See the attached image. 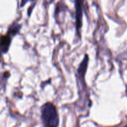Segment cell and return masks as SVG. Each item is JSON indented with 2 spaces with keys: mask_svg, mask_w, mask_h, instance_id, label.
<instances>
[{
  "mask_svg": "<svg viewBox=\"0 0 127 127\" xmlns=\"http://www.w3.org/2000/svg\"><path fill=\"white\" fill-rule=\"evenodd\" d=\"M41 117L44 127H58L59 116L56 107L51 102H47L41 107Z\"/></svg>",
  "mask_w": 127,
  "mask_h": 127,
  "instance_id": "1",
  "label": "cell"
},
{
  "mask_svg": "<svg viewBox=\"0 0 127 127\" xmlns=\"http://www.w3.org/2000/svg\"><path fill=\"white\" fill-rule=\"evenodd\" d=\"M75 4V19L76 27L78 35H81V29L82 27V19H83V9L84 0H74Z\"/></svg>",
  "mask_w": 127,
  "mask_h": 127,
  "instance_id": "2",
  "label": "cell"
},
{
  "mask_svg": "<svg viewBox=\"0 0 127 127\" xmlns=\"http://www.w3.org/2000/svg\"><path fill=\"white\" fill-rule=\"evenodd\" d=\"M12 37V35L7 33V35L2 36L0 38V49L2 53H6L8 51L11 45Z\"/></svg>",
  "mask_w": 127,
  "mask_h": 127,
  "instance_id": "3",
  "label": "cell"
},
{
  "mask_svg": "<svg viewBox=\"0 0 127 127\" xmlns=\"http://www.w3.org/2000/svg\"><path fill=\"white\" fill-rule=\"evenodd\" d=\"M88 62H89V58H88V56L86 55L84 58L79 64L78 69V75L80 77V78H82V79L84 78V76H85L87 68H88Z\"/></svg>",
  "mask_w": 127,
  "mask_h": 127,
  "instance_id": "4",
  "label": "cell"
},
{
  "mask_svg": "<svg viewBox=\"0 0 127 127\" xmlns=\"http://www.w3.org/2000/svg\"><path fill=\"white\" fill-rule=\"evenodd\" d=\"M34 1V0H21V5H20V6H21V7H22L24 5H26V3H27L29 1Z\"/></svg>",
  "mask_w": 127,
  "mask_h": 127,
  "instance_id": "5",
  "label": "cell"
},
{
  "mask_svg": "<svg viewBox=\"0 0 127 127\" xmlns=\"http://www.w3.org/2000/svg\"><path fill=\"white\" fill-rule=\"evenodd\" d=\"M0 61H1V53H0Z\"/></svg>",
  "mask_w": 127,
  "mask_h": 127,
  "instance_id": "6",
  "label": "cell"
},
{
  "mask_svg": "<svg viewBox=\"0 0 127 127\" xmlns=\"http://www.w3.org/2000/svg\"></svg>",
  "mask_w": 127,
  "mask_h": 127,
  "instance_id": "7",
  "label": "cell"
}]
</instances>
